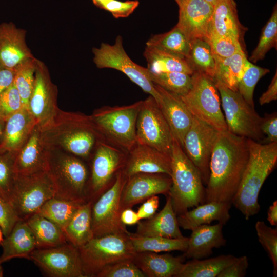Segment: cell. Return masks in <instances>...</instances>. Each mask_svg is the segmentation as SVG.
I'll return each instance as SVG.
<instances>
[{
	"mask_svg": "<svg viewBox=\"0 0 277 277\" xmlns=\"http://www.w3.org/2000/svg\"><path fill=\"white\" fill-rule=\"evenodd\" d=\"M86 162L65 151L49 148L47 171L54 186L55 196L81 202L88 201L90 168Z\"/></svg>",
	"mask_w": 277,
	"mask_h": 277,
	"instance_id": "cell-5",
	"label": "cell"
},
{
	"mask_svg": "<svg viewBox=\"0 0 277 277\" xmlns=\"http://www.w3.org/2000/svg\"><path fill=\"white\" fill-rule=\"evenodd\" d=\"M37 58L34 56L19 63L14 69V84L21 98L23 107L28 106L35 79Z\"/></svg>",
	"mask_w": 277,
	"mask_h": 277,
	"instance_id": "cell-40",
	"label": "cell"
},
{
	"mask_svg": "<svg viewBox=\"0 0 277 277\" xmlns=\"http://www.w3.org/2000/svg\"><path fill=\"white\" fill-rule=\"evenodd\" d=\"M84 203L54 196L48 200L37 213L53 222L63 231L73 214Z\"/></svg>",
	"mask_w": 277,
	"mask_h": 277,
	"instance_id": "cell-39",
	"label": "cell"
},
{
	"mask_svg": "<svg viewBox=\"0 0 277 277\" xmlns=\"http://www.w3.org/2000/svg\"><path fill=\"white\" fill-rule=\"evenodd\" d=\"M55 196L54 186L47 171L16 174L9 202L18 219L25 221Z\"/></svg>",
	"mask_w": 277,
	"mask_h": 277,
	"instance_id": "cell-9",
	"label": "cell"
},
{
	"mask_svg": "<svg viewBox=\"0 0 277 277\" xmlns=\"http://www.w3.org/2000/svg\"><path fill=\"white\" fill-rule=\"evenodd\" d=\"M231 202L210 201L177 215L180 227L192 230L196 227L210 224L214 221L225 225L230 219Z\"/></svg>",
	"mask_w": 277,
	"mask_h": 277,
	"instance_id": "cell-26",
	"label": "cell"
},
{
	"mask_svg": "<svg viewBox=\"0 0 277 277\" xmlns=\"http://www.w3.org/2000/svg\"><path fill=\"white\" fill-rule=\"evenodd\" d=\"M93 203L88 201L82 204L63 230L68 242L77 248L93 238L91 223Z\"/></svg>",
	"mask_w": 277,
	"mask_h": 277,
	"instance_id": "cell-31",
	"label": "cell"
},
{
	"mask_svg": "<svg viewBox=\"0 0 277 277\" xmlns=\"http://www.w3.org/2000/svg\"><path fill=\"white\" fill-rule=\"evenodd\" d=\"M93 3L96 6L97 4H98L100 3L105 1V0H92Z\"/></svg>",
	"mask_w": 277,
	"mask_h": 277,
	"instance_id": "cell-61",
	"label": "cell"
},
{
	"mask_svg": "<svg viewBox=\"0 0 277 277\" xmlns=\"http://www.w3.org/2000/svg\"><path fill=\"white\" fill-rule=\"evenodd\" d=\"M277 100V72L272 78L267 90L260 96L259 102L261 105L268 104Z\"/></svg>",
	"mask_w": 277,
	"mask_h": 277,
	"instance_id": "cell-54",
	"label": "cell"
},
{
	"mask_svg": "<svg viewBox=\"0 0 277 277\" xmlns=\"http://www.w3.org/2000/svg\"><path fill=\"white\" fill-rule=\"evenodd\" d=\"M248 267V258L243 255L236 257L235 260L226 267L217 277H244Z\"/></svg>",
	"mask_w": 277,
	"mask_h": 277,
	"instance_id": "cell-52",
	"label": "cell"
},
{
	"mask_svg": "<svg viewBox=\"0 0 277 277\" xmlns=\"http://www.w3.org/2000/svg\"><path fill=\"white\" fill-rule=\"evenodd\" d=\"M209 31L241 41L243 30L238 15L234 0H218L213 6Z\"/></svg>",
	"mask_w": 277,
	"mask_h": 277,
	"instance_id": "cell-30",
	"label": "cell"
},
{
	"mask_svg": "<svg viewBox=\"0 0 277 277\" xmlns=\"http://www.w3.org/2000/svg\"><path fill=\"white\" fill-rule=\"evenodd\" d=\"M179 7V16L176 26L189 40L207 38L213 6L205 0H185Z\"/></svg>",
	"mask_w": 277,
	"mask_h": 277,
	"instance_id": "cell-21",
	"label": "cell"
},
{
	"mask_svg": "<svg viewBox=\"0 0 277 277\" xmlns=\"http://www.w3.org/2000/svg\"><path fill=\"white\" fill-rule=\"evenodd\" d=\"M248 158L247 138L228 130L219 131L210 159L205 203H232Z\"/></svg>",
	"mask_w": 277,
	"mask_h": 277,
	"instance_id": "cell-1",
	"label": "cell"
},
{
	"mask_svg": "<svg viewBox=\"0 0 277 277\" xmlns=\"http://www.w3.org/2000/svg\"><path fill=\"white\" fill-rule=\"evenodd\" d=\"M25 221L34 236L36 248L54 247L68 242L63 230L38 213Z\"/></svg>",
	"mask_w": 277,
	"mask_h": 277,
	"instance_id": "cell-32",
	"label": "cell"
},
{
	"mask_svg": "<svg viewBox=\"0 0 277 277\" xmlns=\"http://www.w3.org/2000/svg\"><path fill=\"white\" fill-rule=\"evenodd\" d=\"M142 101L129 105L104 106L90 115L104 140L128 153L136 142V125Z\"/></svg>",
	"mask_w": 277,
	"mask_h": 277,
	"instance_id": "cell-6",
	"label": "cell"
},
{
	"mask_svg": "<svg viewBox=\"0 0 277 277\" xmlns=\"http://www.w3.org/2000/svg\"><path fill=\"white\" fill-rule=\"evenodd\" d=\"M277 45V7H274L271 15L264 27L258 44L249 60L253 63L263 60L272 48Z\"/></svg>",
	"mask_w": 277,
	"mask_h": 277,
	"instance_id": "cell-42",
	"label": "cell"
},
{
	"mask_svg": "<svg viewBox=\"0 0 277 277\" xmlns=\"http://www.w3.org/2000/svg\"><path fill=\"white\" fill-rule=\"evenodd\" d=\"M149 73L153 84L180 96L185 95L191 87V75L177 72Z\"/></svg>",
	"mask_w": 277,
	"mask_h": 277,
	"instance_id": "cell-41",
	"label": "cell"
},
{
	"mask_svg": "<svg viewBox=\"0 0 277 277\" xmlns=\"http://www.w3.org/2000/svg\"><path fill=\"white\" fill-rule=\"evenodd\" d=\"M40 129L42 138L48 148L61 150L87 162L97 144L105 141L90 115L60 108L52 120Z\"/></svg>",
	"mask_w": 277,
	"mask_h": 277,
	"instance_id": "cell-2",
	"label": "cell"
},
{
	"mask_svg": "<svg viewBox=\"0 0 277 277\" xmlns=\"http://www.w3.org/2000/svg\"><path fill=\"white\" fill-rule=\"evenodd\" d=\"M23 107L14 83L0 94V118L6 121Z\"/></svg>",
	"mask_w": 277,
	"mask_h": 277,
	"instance_id": "cell-48",
	"label": "cell"
},
{
	"mask_svg": "<svg viewBox=\"0 0 277 277\" xmlns=\"http://www.w3.org/2000/svg\"><path fill=\"white\" fill-rule=\"evenodd\" d=\"M127 153L104 141L97 144L89 162L88 201L94 202L110 186L117 172L123 169Z\"/></svg>",
	"mask_w": 277,
	"mask_h": 277,
	"instance_id": "cell-13",
	"label": "cell"
},
{
	"mask_svg": "<svg viewBox=\"0 0 277 277\" xmlns=\"http://www.w3.org/2000/svg\"><path fill=\"white\" fill-rule=\"evenodd\" d=\"M249 158L233 205L246 220L260 210L259 195L268 176L276 167L277 143H262L247 138Z\"/></svg>",
	"mask_w": 277,
	"mask_h": 277,
	"instance_id": "cell-3",
	"label": "cell"
},
{
	"mask_svg": "<svg viewBox=\"0 0 277 277\" xmlns=\"http://www.w3.org/2000/svg\"><path fill=\"white\" fill-rule=\"evenodd\" d=\"M255 229L258 240L266 250L273 265V276H277V229L267 226L262 221H258Z\"/></svg>",
	"mask_w": 277,
	"mask_h": 277,
	"instance_id": "cell-44",
	"label": "cell"
},
{
	"mask_svg": "<svg viewBox=\"0 0 277 277\" xmlns=\"http://www.w3.org/2000/svg\"><path fill=\"white\" fill-rule=\"evenodd\" d=\"M18 220L10 202L0 195V225L4 237L10 233Z\"/></svg>",
	"mask_w": 277,
	"mask_h": 277,
	"instance_id": "cell-50",
	"label": "cell"
},
{
	"mask_svg": "<svg viewBox=\"0 0 277 277\" xmlns=\"http://www.w3.org/2000/svg\"><path fill=\"white\" fill-rule=\"evenodd\" d=\"M26 31L12 22L0 24V65L13 69L34 56L26 42Z\"/></svg>",
	"mask_w": 277,
	"mask_h": 277,
	"instance_id": "cell-23",
	"label": "cell"
},
{
	"mask_svg": "<svg viewBox=\"0 0 277 277\" xmlns=\"http://www.w3.org/2000/svg\"><path fill=\"white\" fill-rule=\"evenodd\" d=\"M37 125L28 108L23 107L5 123L0 140V153L16 152L25 143Z\"/></svg>",
	"mask_w": 277,
	"mask_h": 277,
	"instance_id": "cell-24",
	"label": "cell"
},
{
	"mask_svg": "<svg viewBox=\"0 0 277 277\" xmlns=\"http://www.w3.org/2000/svg\"><path fill=\"white\" fill-rule=\"evenodd\" d=\"M186 60L194 72L204 73L214 80L215 60L210 45L205 38L190 41V49Z\"/></svg>",
	"mask_w": 277,
	"mask_h": 277,
	"instance_id": "cell-38",
	"label": "cell"
},
{
	"mask_svg": "<svg viewBox=\"0 0 277 277\" xmlns=\"http://www.w3.org/2000/svg\"><path fill=\"white\" fill-rule=\"evenodd\" d=\"M57 97V88L51 81L47 67L37 59L34 86L28 108L40 128L55 115L59 108Z\"/></svg>",
	"mask_w": 277,
	"mask_h": 277,
	"instance_id": "cell-17",
	"label": "cell"
},
{
	"mask_svg": "<svg viewBox=\"0 0 277 277\" xmlns=\"http://www.w3.org/2000/svg\"><path fill=\"white\" fill-rule=\"evenodd\" d=\"M261 130L266 135L265 143H277V114L276 112L265 114L262 117Z\"/></svg>",
	"mask_w": 277,
	"mask_h": 277,
	"instance_id": "cell-51",
	"label": "cell"
},
{
	"mask_svg": "<svg viewBox=\"0 0 277 277\" xmlns=\"http://www.w3.org/2000/svg\"><path fill=\"white\" fill-rule=\"evenodd\" d=\"M227 130L247 139L261 143L265 135L261 130L262 117L238 92L216 82Z\"/></svg>",
	"mask_w": 277,
	"mask_h": 277,
	"instance_id": "cell-10",
	"label": "cell"
},
{
	"mask_svg": "<svg viewBox=\"0 0 277 277\" xmlns=\"http://www.w3.org/2000/svg\"><path fill=\"white\" fill-rule=\"evenodd\" d=\"M146 45L185 59L190 49V41L176 25L167 32L152 36Z\"/></svg>",
	"mask_w": 277,
	"mask_h": 277,
	"instance_id": "cell-37",
	"label": "cell"
},
{
	"mask_svg": "<svg viewBox=\"0 0 277 277\" xmlns=\"http://www.w3.org/2000/svg\"><path fill=\"white\" fill-rule=\"evenodd\" d=\"M215 63L214 80L228 88L238 91V84L244 70L246 61L243 50L227 57H220L213 54Z\"/></svg>",
	"mask_w": 277,
	"mask_h": 277,
	"instance_id": "cell-33",
	"label": "cell"
},
{
	"mask_svg": "<svg viewBox=\"0 0 277 277\" xmlns=\"http://www.w3.org/2000/svg\"><path fill=\"white\" fill-rule=\"evenodd\" d=\"M205 1L208 2L209 3H210L211 5H212L213 6L216 4V3L217 2L218 0H205Z\"/></svg>",
	"mask_w": 277,
	"mask_h": 277,
	"instance_id": "cell-60",
	"label": "cell"
},
{
	"mask_svg": "<svg viewBox=\"0 0 277 277\" xmlns=\"http://www.w3.org/2000/svg\"><path fill=\"white\" fill-rule=\"evenodd\" d=\"M171 155L136 142L127 153L123 170L128 177L138 173L171 175Z\"/></svg>",
	"mask_w": 277,
	"mask_h": 277,
	"instance_id": "cell-19",
	"label": "cell"
},
{
	"mask_svg": "<svg viewBox=\"0 0 277 277\" xmlns=\"http://www.w3.org/2000/svg\"><path fill=\"white\" fill-rule=\"evenodd\" d=\"M15 153H0V195L9 202L16 176L14 167Z\"/></svg>",
	"mask_w": 277,
	"mask_h": 277,
	"instance_id": "cell-45",
	"label": "cell"
},
{
	"mask_svg": "<svg viewBox=\"0 0 277 277\" xmlns=\"http://www.w3.org/2000/svg\"><path fill=\"white\" fill-rule=\"evenodd\" d=\"M267 220L271 226H277V201L275 200L267 211Z\"/></svg>",
	"mask_w": 277,
	"mask_h": 277,
	"instance_id": "cell-57",
	"label": "cell"
},
{
	"mask_svg": "<svg viewBox=\"0 0 277 277\" xmlns=\"http://www.w3.org/2000/svg\"><path fill=\"white\" fill-rule=\"evenodd\" d=\"M30 260L50 276L85 277L78 249L69 242L54 247L36 248Z\"/></svg>",
	"mask_w": 277,
	"mask_h": 277,
	"instance_id": "cell-16",
	"label": "cell"
},
{
	"mask_svg": "<svg viewBox=\"0 0 277 277\" xmlns=\"http://www.w3.org/2000/svg\"><path fill=\"white\" fill-rule=\"evenodd\" d=\"M120 220L124 225H133L137 224L140 221L137 212L131 208L123 210L120 214Z\"/></svg>",
	"mask_w": 277,
	"mask_h": 277,
	"instance_id": "cell-56",
	"label": "cell"
},
{
	"mask_svg": "<svg viewBox=\"0 0 277 277\" xmlns=\"http://www.w3.org/2000/svg\"><path fill=\"white\" fill-rule=\"evenodd\" d=\"M224 225L204 224L193 229L188 238L187 248L184 252L185 258L202 259L210 256L214 248L224 246L226 240L223 233Z\"/></svg>",
	"mask_w": 277,
	"mask_h": 277,
	"instance_id": "cell-25",
	"label": "cell"
},
{
	"mask_svg": "<svg viewBox=\"0 0 277 277\" xmlns=\"http://www.w3.org/2000/svg\"><path fill=\"white\" fill-rule=\"evenodd\" d=\"M4 238V237L3 233V231H2V230L0 225V245H1V243L3 241Z\"/></svg>",
	"mask_w": 277,
	"mask_h": 277,
	"instance_id": "cell-59",
	"label": "cell"
},
{
	"mask_svg": "<svg viewBox=\"0 0 277 277\" xmlns=\"http://www.w3.org/2000/svg\"><path fill=\"white\" fill-rule=\"evenodd\" d=\"M236 259L233 255L224 254L208 259H191L184 263L177 277H217Z\"/></svg>",
	"mask_w": 277,
	"mask_h": 277,
	"instance_id": "cell-35",
	"label": "cell"
},
{
	"mask_svg": "<svg viewBox=\"0 0 277 277\" xmlns=\"http://www.w3.org/2000/svg\"><path fill=\"white\" fill-rule=\"evenodd\" d=\"M5 123V121L0 118V140L3 134Z\"/></svg>",
	"mask_w": 277,
	"mask_h": 277,
	"instance_id": "cell-58",
	"label": "cell"
},
{
	"mask_svg": "<svg viewBox=\"0 0 277 277\" xmlns=\"http://www.w3.org/2000/svg\"><path fill=\"white\" fill-rule=\"evenodd\" d=\"M269 71L268 69L253 64L248 60L246 61L243 75L238 84V92L252 108H254L255 87L260 78Z\"/></svg>",
	"mask_w": 277,
	"mask_h": 277,
	"instance_id": "cell-43",
	"label": "cell"
},
{
	"mask_svg": "<svg viewBox=\"0 0 277 277\" xmlns=\"http://www.w3.org/2000/svg\"><path fill=\"white\" fill-rule=\"evenodd\" d=\"M154 86L160 95L157 103L173 137L183 148L184 137L192 124V115L180 96L157 85Z\"/></svg>",
	"mask_w": 277,
	"mask_h": 277,
	"instance_id": "cell-22",
	"label": "cell"
},
{
	"mask_svg": "<svg viewBox=\"0 0 277 277\" xmlns=\"http://www.w3.org/2000/svg\"><path fill=\"white\" fill-rule=\"evenodd\" d=\"M171 159L172 183L168 195L178 215L205 203V187L197 169L174 139Z\"/></svg>",
	"mask_w": 277,
	"mask_h": 277,
	"instance_id": "cell-4",
	"label": "cell"
},
{
	"mask_svg": "<svg viewBox=\"0 0 277 277\" xmlns=\"http://www.w3.org/2000/svg\"><path fill=\"white\" fill-rule=\"evenodd\" d=\"M219 131L192 116V124L183 142V149L195 166L206 185L210 174V162Z\"/></svg>",
	"mask_w": 277,
	"mask_h": 277,
	"instance_id": "cell-15",
	"label": "cell"
},
{
	"mask_svg": "<svg viewBox=\"0 0 277 277\" xmlns=\"http://www.w3.org/2000/svg\"><path fill=\"white\" fill-rule=\"evenodd\" d=\"M205 38L210 45L213 54L220 57H227L243 50L241 41L235 37L220 36L209 31Z\"/></svg>",
	"mask_w": 277,
	"mask_h": 277,
	"instance_id": "cell-46",
	"label": "cell"
},
{
	"mask_svg": "<svg viewBox=\"0 0 277 277\" xmlns=\"http://www.w3.org/2000/svg\"><path fill=\"white\" fill-rule=\"evenodd\" d=\"M166 196V203L158 213L138 222L135 234L168 238H181L184 236L180 230L177 215L172 207L171 198L168 194Z\"/></svg>",
	"mask_w": 277,
	"mask_h": 277,
	"instance_id": "cell-27",
	"label": "cell"
},
{
	"mask_svg": "<svg viewBox=\"0 0 277 277\" xmlns=\"http://www.w3.org/2000/svg\"><path fill=\"white\" fill-rule=\"evenodd\" d=\"M136 142L171 155L173 137L169 126L154 98L142 101L136 125Z\"/></svg>",
	"mask_w": 277,
	"mask_h": 277,
	"instance_id": "cell-14",
	"label": "cell"
},
{
	"mask_svg": "<svg viewBox=\"0 0 277 277\" xmlns=\"http://www.w3.org/2000/svg\"><path fill=\"white\" fill-rule=\"evenodd\" d=\"M129 238L136 252H185L187 248L188 238H168L161 236H142L129 232Z\"/></svg>",
	"mask_w": 277,
	"mask_h": 277,
	"instance_id": "cell-36",
	"label": "cell"
},
{
	"mask_svg": "<svg viewBox=\"0 0 277 277\" xmlns=\"http://www.w3.org/2000/svg\"><path fill=\"white\" fill-rule=\"evenodd\" d=\"M128 233L93 237L78 248L85 277H96L109 265L133 259L136 252Z\"/></svg>",
	"mask_w": 277,
	"mask_h": 277,
	"instance_id": "cell-7",
	"label": "cell"
},
{
	"mask_svg": "<svg viewBox=\"0 0 277 277\" xmlns=\"http://www.w3.org/2000/svg\"><path fill=\"white\" fill-rule=\"evenodd\" d=\"M144 56L150 72H177L191 75L194 73L186 59L156 48L146 46Z\"/></svg>",
	"mask_w": 277,
	"mask_h": 277,
	"instance_id": "cell-34",
	"label": "cell"
},
{
	"mask_svg": "<svg viewBox=\"0 0 277 277\" xmlns=\"http://www.w3.org/2000/svg\"><path fill=\"white\" fill-rule=\"evenodd\" d=\"M127 180L123 169L118 171L110 186L93 203L91 223L93 237L129 232L120 220L121 197Z\"/></svg>",
	"mask_w": 277,
	"mask_h": 277,
	"instance_id": "cell-11",
	"label": "cell"
},
{
	"mask_svg": "<svg viewBox=\"0 0 277 277\" xmlns=\"http://www.w3.org/2000/svg\"><path fill=\"white\" fill-rule=\"evenodd\" d=\"M49 148L44 143L36 125L23 145L15 153L16 174L30 175L47 171Z\"/></svg>",
	"mask_w": 277,
	"mask_h": 277,
	"instance_id": "cell-20",
	"label": "cell"
},
{
	"mask_svg": "<svg viewBox=\"0 0 277 277\" xmlns=\"http://www.w3.org/2000/svg\"><path fill=\"white\" fill-rule=\"evenodd\" d=\"M92 52L93 62L97 68H112L122 72L158 102L160 95L150 78L148 69L136 64L129 57L124 48L121 36L116 37L113 45L102 43L98 48H93Z\"/></svg>",
	"mask_w": 277,
	"mask_h": 277,
	"instance_id": "cell-12",
	"label": "cell"
},
{
	"mask_svg": "<svg viewBox=\"0 0 277 277\" xmlns=\"http://www.w3.org/2000/svg\"><path fill=\"white\" fill-rule=\"evenodd\" d=\"M191 78L190 89L181 97L192 115L219 131L227 130L215 80L199 72H194Z\"/></svg>",
	"mask_w": 277,
	"mask_h": 277,
	"instance_id": "cell-8",
	"label": "cell"
},
{
	"mask_svg": "<svg viewBox=\"0 0 277 277\" xmlns=\"http://www.w3.org/2000/svg\"><path fill=\"white\" fill-rule=\"evenodd\" d=\"M3 274H4L3 268L2 266V264H0V277H2L3 276Z\"/></svg>",
	"mask_w": 277,
	"mask_h": 277,
	"instance_id": "cell-62",
	"label": "cell"
},
{
	"mask_svg": "<svg viewBox=\"0 0 277 277\" xmlns=\"http://www.w3.org/2000/svg\"><path fill=\"white\" fill-rule=\"evenodd\" d=\"M96 277H145L133 259L120 261L104 268Z\"/></svg>",
	"mask_w": 277,
	"mask_h": 277,
	"instance_id": "cell-47",
	"label": "cell"
},
{
	"mask_svg": "<svg viewBox=\"0 0 277 277\" xmlns=\"http://www.w3.org/2000/svg\"><path fill=\"white\" fill-rule=\"evenodd\" d=\"M184 256L153 252H136L133 261L145 277H177L184 264Z\"/></svg>",
	"mask_w": 277,
	"mask_h": 277,
	"instance_id": "cell-28",
	"label": "cell"
},
{
	"mask_svg": "<svg viewBox=\"0 0 277 277\" xmlns=\"http://www.w3.org/2000/svg\"><path fill=\"white\" fill-rule=\"evenodd\" d=\"M171 183L170 176L163 173H138L128 177L121 194V212L153 195H167Z\"/></svg>",
	"mask_w": 277,
	"mask_h": 277,
	"instance_id": "cell-18",
	"label": "cell"
},
{
	"mask_svg": "<svg viewBox=\"0 0 277 277\" xmlns=\"http://www.w3.org/2000/svg\"><path fill=\"white\" fill-rule=\"evenodd\" d=\"M185 0H175V1L177 3L179 6L182 5V4L185 1Z\"/></svg>",
	"mask_w": 277,
	"mask_h": 277,
	"instance_id": "cell-63",
	"label": "cell"
},
{
	"mask_svg": "<svg viewBox=\"0 0 277 277\" xmlns=\"http://www.w3.org/2000/svg\"><path fill=\"white\" fill-rule=\"evenodd\" d=\"M138 5L139 2L137 0H105L96 6L109 12L114 18H119L129 16Z\"/></svg>",
	"mask_w": 277,
	"mask_h": 277,
	"instance_id": "cell-49",
	"label": "cell"
},
{
	"mask_svg": "<svg viewBox=\"0 0 277 277\" xmlns=\"http://www.w3.org/2000/svg\"><path fill=\"white\" fill-rule=\"evenodd\" d=\"M159 205V197L157 195L147 199L136 212L140 220L149 219L153 216L156 213Z\"/></svg>",
	"mask_w": 277,
	"mask_h": 277,
	"instance_id": "cell-53",
	"label": "cell"
},
{
	"mask_svg": "<svg viewBox=\"0 0 277 277\" xmlns=\"http://www.w3.org/2000/svg\"><path fill=\"white\" fill-rule=\"evenodd\" d=\"M3 251L0 264L16 258L30 259L31 253L36 248L34 236L26 222L18 220L10 233L4 238L1 245Z\"/></svg>",
	"mask_w": 277,
	"mask_h": 277,
	"instance_id": "cell-29",
	"label": "cell"
},
{
	"mask_svg": "<svg viewBox=\"0 0 277 277\" xmlns=\"http://www.w3.org/2000/svg\"><path fill=\"white\" fill-rule=\"evenodd\" d=\"M15 71L0 65V94L14 83Z\"/></svg>",
	"mask_w": 277,
	"mask_h": 277,
	"instance_id": "cell-55",
	"label": "cell"
}]
</instances>
